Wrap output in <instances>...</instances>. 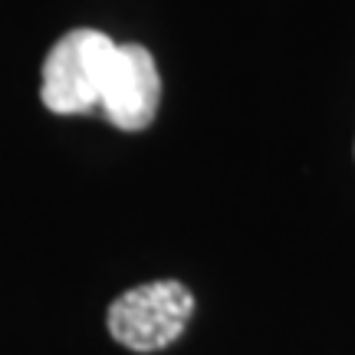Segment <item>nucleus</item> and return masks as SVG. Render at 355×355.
Segmentation results:
<instances>
[{
	"label": "nucleus",
	"instance_id": "nucleus-1",
	"mask_svg": "<svg viewBox=\"0 0 355 355\" xmlns=\"http://www.w3.org/2000/svg\"><path fill=\"white\" fill-rule=\"evenodd\" d=\"M40 99L56 115L102 112L122 132H141L158 115L162 76L141 43L79 26L46 53Z\"/></svg>",
	"mask_w": 355,
	"mask_h": 355
},
{
	"label": "nucleus",
	"instance_id": "nucleus-2",
	"mask_svg": "<svg viewBox=\"0 0 355 355\" xmlns=\"http://www.w3.org/2000/svg\"><path fill=\"white\" fill-rule=\"evenodd\" d=\"M191 313H194V296L184 283L155 279L122 293L109 306L105 326L115 343L132 352H158L184 332Z\"/></svg>",
	"mask_w": 355,
	"mask_h": 355
}]
</instances>
